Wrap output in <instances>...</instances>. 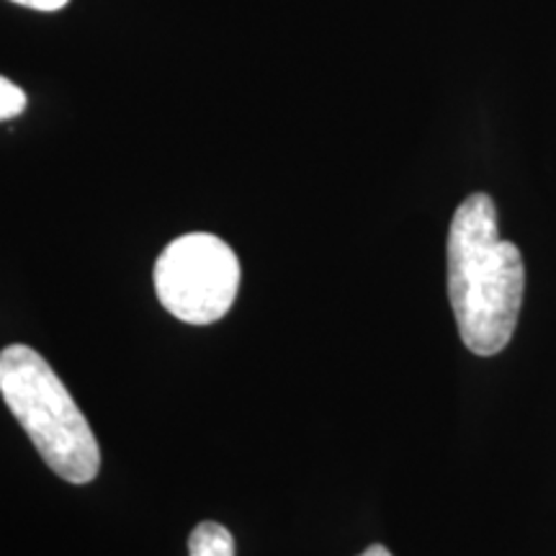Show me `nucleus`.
<instances>
[{"label":"nucleus","instance_id":"obj_3","mask_svg":"<svg viewBox=\"0 0 556 556\" xmlns=\"http://www.w3.org/2000/svg\"><path fill=\"white\" fill-rule=\"evenodd\" d=\"M240 261L217 235L191 232L173 240L155 263L160 304L189 325H212L235 304Z\"/></svg>","mask_w":556,"mask_h":556},{"label":"nucleus","instance_id":"obj_5","mask_svg":"<svg viewBox=\"0 0 556 556\" xmlns=\"http://www.w3.org/2000/svg\"><path fill=\"white\" fill-rule=\"evenodd\" d=\"M26 109V93L16 83L0 75V122L16 119L18 114H24Z\"/></svg>","mask_w":556,"mask_h":556},{"label":"nucleus","instance_id":"obj_2","mask_svg":"<svg viewBox=\"0 0 556 556\" xmlns=\"http://www.w3.org/2000/svg\"><path fill=\"white\" fill-rule=\"evenodd\" d=\"M0 394L54 475L70 484H88L99 477L96 433L54 368L34 348L0 351Z\"/></svg>","mask_w":556,"mask_h":556},{"label":"nucleus","instance_id":"obj_7","mask_svg":"<svg viewBox=\"0 0 556 556\" xmlns=\"http://www.w3.org/2000/svg\"><path fill=\"white\" fill-rule=\"evenodd\" d=\"M358 556H392V552H389L387 546H381V544H374V546H368L364 554H358Z\"/></svg>","mask_w":556,"mask_h":556},{"label":"nucleus","instance_id":"obj_1","mask_svg":"<svg viewBox=\"0 0 556 556\" xmlns=\"http://www.w3.org/2000/svg\"><path fill=\"white\" fill-rule=\"evenodd\" d=\"M526 268L520 250L500 238L497 208L471 193L448 229V299L464 345L475 356H497L516 332Z\"/></svg>","mask_w":556,"mask_h":556},{"label":"nucleus","instance_id":"obj_4","mask_svg":"<svg viewBox=\"0 0 556 556\" xmlns=\"http://www.w3.org/2000/svg\"><path fill=\"white\" fill-rule=\"evenodd\" d=\"M189 556H235V539L222 523L204 520L191 531Z\"/></svg>","mask_w":556,"mask_h":556},{"label":"nucleus","instance_id":"obj_6","mask_svg":"<svg viewBox=\"0 0 556 556\" xmlns=\"http://www.w3.org/2000/svg\"><path fill=\"white\" fill-rule=\"evenodd\" d=\"M11 3L24 5V9H34V11H60L65 9L70 0H11Z\"/></svg>","mask_w":556,"mask_h":556}]
</instances>
